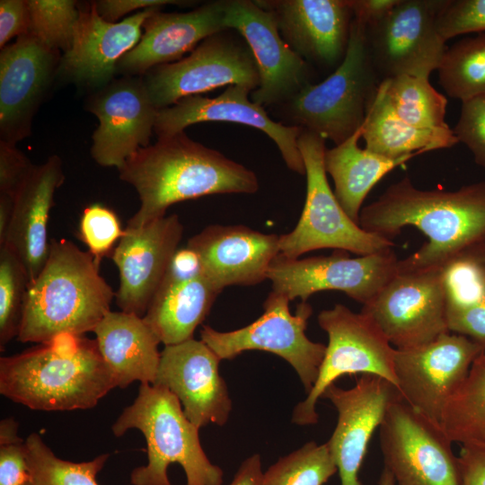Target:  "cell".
<instances>
[{"instance_id": "43", "label": "cell", "mask_w": 485, "mask_h": 485, "mask_svg": "<svg viewBox=\"0 0 485 485\" xmlns=\"http://www.w3.org/2000/svg\"><path fill=\"white\" fill-rule=\"evenodd\" d=\"M34 166L15 144L0 140V195L14 199Z\"/></svg>"}, {"instance_id": "5", "label": "cell", "mask_w": 485, "mask_h": 485, "mask_svg": "<svg viewBox=\"0 0 485 485\" xmlns=\"http://www.w3.org/2000/svg\"><path fill=\"white\" fill-rule=\"evenodd\" d=\"M129 429L139 430L147 447V463L132 471V485H172L167 473L172 463L181 466L187 485H223L224 472L203 450L199 428L186 417L179 399L166 388L140 384L133 403L111 426L118 437Z\"/></svg>"}, {"instance_id": "9", "label": "cell", "mask_w": 485, "mask_h": 485, "mask_svg": "<svg viewBox=\"0 0 485 485\" xmlns=\"http://www.w3.org/2000/svg\"><path fill=\"white\" fill-rule=\"evenodd\" d=\"M290 300L271 291L263 303V313L242 328L219 331L208 325L200 331L203 340L223 359H233L248 350L273 353L286 360L297 374L306 394L313 388L326 351V345L311 340L306 333L313 308L301 302L293 314Z\"/></svg>"}, {"instance_id": "18", "label": "cell", "mask_w": 485, "mask_h": 485, "mask_svg": "<svg viewBox=\"0 0 485 485\" xmlns=\"http://www.w3.org/2000/svg\"><path fill=\"white\" fill-rule=\"evenodd\" d=\"M183 230L176 214L140 227H126L111 254L119 270L115 299L120 311L145 315L178 251Z\"/></svg>"}, {"instance_id": "41", "label": "cell", "mask_w": 485, "mask_h": 485, "mask_svg": "<svg viewBox=\"0 0 485 485\" xmlns=\"http://www.w3.org/2000/svg\"><path fill=\"white\" fill-rule=\"evenodd\" d=\"M440 37L485 32V0H445L436 21Z\"/></svg>"}, {"instance_id": "1", "label": "cell", "mask_w": 485, "mask_h": 485, "mask_svg": "<svg viewBox=\"0 0 485 485\" xmlns=\"http://www.w3.org/2000/svg\"><path fill=\"white\" fill-rule=\"evenodd\" d=\"M358 225L390 240L406 226L417 228L428 241L399 260L397 270L443 269L485 241V181L420 190L406 176L362 208Z\"/></svg>"}, {"instance_id": "32", "label": "cell", "mask_w": 485, "mask_h": 485, "mask_svg": "<svg viewBox=\"0 0 485 485\" xmlns=\"http://www.w3.org/2000/svg\"><path fill=\"white\" fill-rule=\"evenodd\" d=\"M398 116L410 126L436 134H454L445 122L447 99L428 77L400 75L381 82Z\"/></svg>"}, {"instance_id": "2", "label": "cell", "mask_w": 485, "mask_h": 485, "mask_svg": "<svg viewBox=\"0 0 485 485\" xmlns=\"http://www.w3.org/2000/svg\"><path fill=\"white\" fill-rule=\"evenodd\" d=\"M119 172L140 200L128 227L163 217L169 207L181 201L215 194H252L259 190L251 170L192 140L184 131L140 148Z\"/></svg>"}, {"instance_id": "38", "label": "cell", "mask_w": 485, "mask_h": 485, "mask_svg": "<svg viewBox=\"0 0 485 485\" xmlns=\"http://www.w3.org/2000/svg\"><path fill=\"white\" fill-rule=\"evenodd\" d=\"M30 279L19 258L0 247V348L17 338Z\"/></svg>"}, {"instance_id": "52", "label": "cell", "mask_w": 485, "mask_h": 485, "mask_svg": "<svg viewBox=\"0 0 485 485\" xmlns=\"http://www.w3.org/2000/svg\"><path fill=\"white\" fill-rule=\"evenodd\" d=\"M463 257L470 258L472 260L485 263V241L473 247Z\"/></svg>"}, {"instance_id": "15", "label": "cell", "mask_w": 485, "mask_h": 485, "mask_svg": "<svg viewBox=\"0 0 485 485\" xmlns=\"http://www.w3.org/2000/svg\"><path fill=\"white\" fill-rule=\"evenodd\" d=\"M361 312L395 348L423 345L450 332L442 269L397 270Z\"/></svg>"}, {"instance_id": "13", "label": "cell", "mask_w": 485, "mask_h": 485, "mask_svg": "<svg viewBox=\"0 0 485 485\" xmlns=\"http://www.w3.org/2000/svg\"><path fill=\"white\" fill-rule=\"evenodd\" d=\"M398 262L392 249L356 258L341 250L304 259H289L279 253L269 269L268 279L271 291L290 301L300 298L307 302L315 293L337 290L364 305L396 274Z\"/></svg>"}, {"instance_id": "22", "label": "cell", "mask_w": 485, "mask_h": 485, "mask_svg": "<svg viewBox=\"0 0 485 485\" xmlns=\"http://www.w3.org/2000/svg\"><path fill=\"white\" fill-rule=\"evenodd\" d=\"M61 56L31 33L0 52L1 140L15 144L31 134V122Z\"/></svg>"}, {"instance_id": "47", "label": "cell", "mask_w": 485, "mask_h": 485, "mask_svg": "<svg viewBox=\"0 0 485 485\" xmlns=\"http://www.w3.org/2000/svg\"><path fill=\"white\" fill-rule=\"evenodd\" d=\"M457 456L463 485H485V445H461Z\"/></svg>"}, {"instance_id": "50", "label": "cell", "mask_w": 485, "mask_h": 485, "mask_svg": "<svg viewBox=\"0 0 485 485\" xmlns=\"http://www.w3.org/2000/svg\"><path fill=\"white\" fill-rule=\"evenodd\" d=\"M228 485H264L260 454H254L242 461Z\"/></svg>"}, {"instance_id": "28", "label": "cell", "mask_w": 485, "mask_h": 485, "mask_svg": "<svg viewBox=\"0 0 485 485\" xmlns=\"http://www.w3.org/2000/svg\"><path fill=\"white\" fill-rule=\"evenodd\" d=\"M93 332L117 387L126 388L137 381L140 384H154L161 358V341L143 317L110 311Z\"/></svg>"}, {"instance_id": "17", "label": "cell", "mask_w": 485, "mask_h": 485, "mask_svg": "<svg viewBox=\"0 0 485 485\" xmlns=\"http://www.w3.org/2000/svg\"><path fill=\"white\" fill-rule=\"evenodd\" d=\"M99 125L91 154L105 167L118 170L137 150L149 146L158 110L142 76H122L92 94L86 103Z\"/></svg>"}, {"instance_id": "33", "label": "cell", "mask_w": 485, "mask_h": 485, "mask_svg": "<svg viewBox=\"0 0 485 485\" xmlns=\"http://www.w3.org/2000/svg\"><path fill=\"white\" fill-rule=\"evenodd\" d=\"M441 428L453 443L485 445V351L448 401Z\"/></svg>"}, {"instance_id": "12", "label": "cell", "mask_w": 485, "mask_h": 485, "mask_svg": "<svg viewBox=\"0 0 485 485\" xmlns=\"http://www.w3.org/2000/svg\"><path fill=\"white\" fill-rule=\"evenodd\" d=\"M445 0H399L382 18L365 23L367 50L383 80L400 75L429 78L446 49L436 30Z\"/></svg>"}, {"instance_id": "37", "label": "cell", "mask_w": 485, "mask_h": 485, "mask_svg": "<svg viewBox=\"0 0 485 485\" xmlns=\"http://www.w3.org/2000/svg\"><path fill=\"white\" fill-rule=\"evenodd\" d=\"M29 33L46 47L63 54L73 44L80 8L74 0H28Z\"/></svg>"}, {"instance_id": "27", "label": "cell", "mask_w": 485, "mask_h": 485, "mask_svg": "<svg viewBox=\"0 0 485 485\" xmlns=\"http://www.w3.org/2000/svg\"><path fill=\"white\" fill-rule=\"evenodd\" d=\"M64 180L61 158L50 155L45 163L33 167L14 197L12 221L2 246L19 258L30 282L38 276L48 257L49 212L56 190Z\"/></svg>"}, {"instance_id": "16", "label": "cell", "mask_w": 485, "mask_h": 485, "mask_svg": "<svg viewBox=\"0 0 485 485\" xmlns=\"http://www.w3.org/2000/svg\"><path fill=\"white\" fill-rule=\"evenodd\" d=\"M224 23L243 38L255 59L260 85L253 102L278 107L312 84L309 64L285 41L271 11L256 1L226 0Z\"/></svg>"}, {"instance_id": "29", "label": "cell", "mask_w": 485, "mask_h": 485, "mask_svg": "<svg viewBox=\"0 0 485 485\" xmlns=\"http://www.w3.org/2000/svg\"><path fill=\"white\" fill-rule=\"evenodd\" d=\"M220 293L203 273L163 278L143 318L164 346L178 344L193 339Z\"/></svg>"}, {"instance_id": "36", "label": "cell", "mask_w": 485, "mask_h": 485, "mask_svg": "<svg viewBox=\"0 0 485 485\" xmlns=\"http://www.w3.org/2000/svg\"><path fill=\"white\" fill-rule=\"evenodd\" d=\"M336 472L338 468L327 443L311 441L263 472V484L324 485Z\"/></svg>"}, {"instance_id": "40", "label": "cell", "mask_w": 485, "mask_h": 485, "mask_svg": "<svg viewBox=\"0 0 485 485\" xmlns=\"http://www.w3.org/2000/svg\"><path fill=\"white\" fill-rule=\"evenodd\" d=\"M79 231L88 251L99 263L124 234L116 214L100 204H93L84 209Z\"/></svg>"}, {"instance_id": "45", "label": "cell", "mask_w": 485, "mask_h": 485, "mask_svg": "<svg viewBox=\"0 0 485 485\" xmlns=\"http://www.w3.org/2000/svg\"><path fill=\"white\" fill-rule=\"evenodd\" d=\"M449 331L463 335L485 348V298L466 309L446 313Z\"/></svg>"}, {"instance_id": "20", "label": "cell", "mask_w": 485, "mask_h": 485, "mask_svg": "<svg viewBox=\"0 0 485 485\" xmlns=\"http://www.w3.org/2000/svg\"><path fill=\"white\" fill-rule=\"evenodd\" d=\"M251 89L243 85H229L215 98L191 95L172 106L158 110L154 132L158 138L184 131L200 122L224 121L257 128L265 133L278 146L289 170L305 175V168L298 147L302 128L273 120L265 108L249 99Z\"/></svg>"}, {"instance_id": "10", "label": "cell", "mask_w": 485, "mask_h": 485, "mask_svg": "<svg viewBox=\"0 0 485 485\" xmlns=\"http://www.w3.org/2000/svg\"><path fill=\"white\" fill-rule=\"evenodd\" d=\"M231 32L229 29L217 32L189 56L154 66L142 75L157 110L224 85H243L252 92L259 87V71L249 46L242 37Z\"/></svg>"}, {"instance_id": "51", "label": "cell", "mask_w": 485, "mask_h": 485, "mask_svg": "<svg viewBox=\"0 0 485 485\" xmlns=\"http://www.w3.org/2000/svg\"><path fill=\"white\" fill-rule=\"evenodd\" d=\"M13 210V199L8 196L0 195V246L4 245L6 241Z\"/></svg>"}, {"instance_id": "8", "label": "cell", "mask_w": 485, "mask_h": 485, "mask_svg": "<svg viewBox=\"0 0 485 485\" xmlns=\"http://www.w3.org/2000/svg\"><path fill=\"white\" fill-rule=\"evenodd\" d=\"M317 319L328 335V344L313 388L293 410L292 422L300 426L318 422V400L342 375H376L397 388L395 348L371 317L337 304L320 312Z\"/></svg>"}, {"instance_id": "14", "label": "cell", "mask_w": 485, "mask_h": 485, "mask_svg": "<svg viewBox=\"0 0 485 485\" xmlns=\"http://www.w3.org/2000/svg\"><path fill=\"white\" fill-rule=\"evenodd\" d=\"M485 348L457 333L417 347L395 348L394 372L401 398L441 428L445 408Z\"/></svg>"}, {"instance_id": "34", "label": "cell", "mask_w": 485, "mask_h": 485, "mask_svg": "<svg viewBox=\"0 0 485 485\" xmlns=\"http://www.w3.org/2000/svg\"><path fill=\"white\" fill-rule=\"evenodd\" d=\"M439 84L452 98L469 100L485 93V32L446 48L439 66Z\"/></svg>"}, {"instance_id": "39", "label": "cell", "mask_w": 485, "mask_h": 485, "mask_svg": "<svg viewBox=\"0 0 485 485\" xmlns=\"http://www.w3.org/2000/svg\"><path fill=\"white\" fill-rule=\"evenodd\" d=\"M446 313L469 308L485 298V263L461 257L442 269Z\"/></svg>"}, {"instance_id": "46", "label": "cell", "mask_w": 485, "mask_h": 485, "mask_svg": "<svg viewBox=\"0 0 485 485\" xmlns=\"http://www.w3.org/2000/svg\"><path fill=\"white\" fill-rule=\"evenodd\" d=\"M30 10L28 0L0 1V47L3 48L14 37L29 33Z\"/></svg>"}, {"instance_id": "19", "label": "cell", "mask_w": 485, "mask_h": 485, "mask_svg": "<svg viewBox=\"0 0 485 485\" xmlns=\"http://www.w3.org/2000/svg\"><path fill=\"white\" fill-rule=\"evenodd\" d=\"M398 389L376 375L363 374L348 389L331 384L322 398L338 413L336 427L327 442L338 468L340 485H362L359 471L374 432L379 428Z\"/></svg>"}, {"instance_id": "4", "label": "cell", "mask_w": 485, "mask_h": 485, "mask_svg": "<svg viewBox=\"0 0 485 485\" xmlns=\"http://www.w3.org/2000/svg\"><path fill=\"white\" fill-rule=\"evenodd\" d=\"M114 297L89 251L66 239L51 240L45 265L29 284L16 339L40 344L93 331Z\"/></svg>"}, {"instance_id": "24", "label": "cell", "mask_w": 485, "mask_h": 485, "mask_svg": "<svg viewBox=\"0 0 485 485\" xmlns=\"http://www.w3.org/2000/svg\"><path fill=\"white\" fill-rule=\"evenodd\" d=\"M279 237L242 225H212L192 236L187 247L197 255L206 278L222 292L227 287L254 286L268 279L280 253Z\"/></svg>"}, {"instance_id": "23", "label": "cell", "mask_w": 485, "mask_h": 485, "mask_svg": "<svg viewBox=\"0 0 485 485\" xmlns=\"http://www.w3.org/2000/svg\"><path fill=\"white\" fill-rule=\"evenodd\" d=\"M158 8L137 12L118 22L103 20L92 3L80 9L72 47L61 56L57 75L99 90L111 81L119 61L139 42L146 20Z\"/></svg>"}, {"instance_id": "30", "label": "cell", "mask_w": 485, "mask_h": 485, "mask_svg": "<svg viewBox=\"0 0 485 485\" xmlns=\"http://www.w3.org/2000/svg\"><path fill=\"white\" fill-rule=\"evenodd\" d=\"M361 128L333 148L326 149L324 166L334 182V194L346 214L358 224L364 200L375 184L415 155L391 159L361 148Z\"/></svg>"}, {"instance_id": "44", "label": "cell", "mask_w": 485, "mask_h": 485, "mask_svg": "<svg viewBox=\"0 0 485 485\" xmlns=\"http://www.w3.org/2000/svg\"><path fill=\"white\" fill-rule=\"evenodd\" d=\"M30 481L25 442L0 444V485H24Z\"/></svg>"}, {"instance_id": "35", "label": "cell", "mask_w": 485, "mask_h": 485, "mask_svg": "<svg viewBox=\"0 0 485 485\" xmlns=\"http://www.w3.org/2000/svg\"><path fill=\"white\" fill-rule=\"evenodd\" d=\"M31 481L35 485H99L98 473L110 454L74 463L57 457L37 433L24 440Z\"/></svg>"}, {"instance_id": "6", "label": "cell", "mask_w": 485, "mask_h": 485, "mask_svg": "<svg viewBox=\"0 0 485 485\" xmlns=\"http://www.w3.org/2000/svg\"><path fill=\"white\" fill-rule=\"evenodd\" d=\"M380 83L367 50L365 22L354 16L346 55L335 71L278 107L287 126L313 132L337 146L361 128Z\"/></svg>"}, {"instance_id": "26", "label": "cell", "mask_w": 485, "mask_h": 485, "mask_svg": "<svg viewBox=\"0 0 485 485\" xmlns=\"http://www.w3.org/2000/svg\"><path fill=\"white\" fill-rule=\"evenodd\" d=\"M225 4L226 0L211 1L187 13L158 8L146 20L139 42L119 61L117 73L142 76L154 66L181 60L207 38L227 30Z\"/></svg>"}, {"instance_id": "42", "label": "cell", "mask_w": 485, "mask_h": 485, "mask_svg": "<svg viewBox=\"0 0 485 485\" xmlns=\"http://www.w3.org/2000/svg\"><path fill=\"white\" fill-rule=\"evenodd\" d=\"M453 131L458 141L470 149L474 162L485 168V93L462 101Z\"/></svg>"}, {"instance_id": "31", "label": "cell", "mask_w": 485, "mask_h": 485, "mask_svg": "<svg viewBox=\"0 0 485 485\" xmlns=\"http://www.w3.org/2000/svg\"><path fill=\"white\" fill-rule=\"evenodd\" d=\"M361 137L366 149L391 159L450 148L459 142L454 134L420 130L401 119L391 105L381 83L368 104L361 126Z\"/></svg>"}, {"instance_id": "49", "label": "cell", "mask_w": 485, "mask_h": 485, "mask_svg": "<svg viewBox=\"0 0 485 485\" xmlns=\"http://www.w3.org/2000/svg\"><path fill=\"white\" fill-rule=\"evenodd\" d=\"M354 16L365 23L375 22L384 16L399 0H348Z\"/></svg>"}, {"instance_id": "21", "label": "cell", "mask_w": 485, "mask_h": 485, "mask_svg": "<svg viewBox=\"0 0 485 485\" xmlns=\"http://www.w3.org/2000/svg\"><path fill=\"white\" fill-rule=\"evenodd\" d=\"M221 359L203 341L190 339L164 346L154 384L180 401L186 417L198 428L225 425L232 400L219 372Z\"/></svg>"}, {"instance_id": "11", "label": "cell", "mask_w": 485, "mask_h": 485, "mask_svg": "<svg viewBox=\"0 0 485 485\" xmlns=\"http://www.w3.org/2000/svg\"><path fill=\"white\" fill-rule=\"evenodd\" d=\"M379 442L395 485H463L453 442L401 394L379 427Z\"/></svg>"}, {"instance_id": "3", "label": "cell", "mask_w": 485, "mask_h": 485, "mask_svg": "<svg viewBox=\"0 0 485 485\" xmlns=\"http://www.w3.org/2000/svg\"><path fill=\"white\" fill-rule=\"evenodd\" d=\"M117 387L97 342L62 334L0 358V392L34 410L93 408Z\"/></svg>"}, {"instance_id": "48", "label": "cell", "mask_w": 485, "mask_h": 485, "mask_svg": "<svg viewBox=\"0 0 485 485\" xmlns=\"http://www.w3.org/2000/svg\"><path fill=\"white\" fill-rule=\"evenodd\" d=\"M175 0H100L93 1L97 13L109 22L117 21L131 12H139L151 7H162L165 4H180Z\"/></svg>"}, {"instance_id": "7", "label": "cell", "mask_w": 485, "mask_h": 485, "mask_svg": "<svg viewBox=\"0 0 485 485\" xmlns=\"http://www.w3.org/2000/svg\"><path fill=\"white\" fill-rule=\"evenodd\" d=\"M297 142L305 168V202L295 228L279 237L280 254L298 259L312 251L334 249L361 256L392 249V240L364 230L340 206L327 179L325 139L302 129Z\"/></svg>"}, {"instance_id": "53", "label": "cell", "mask_w": 485, "mask_h": 485, "mask_svg": "<svg viewBox=\"0 0 485 485\" xmlns=\"http://www.w3.org/2000/svg\"><path fill=\"white\" fill-rule=\"evenodd\" d=\"M378 485H395L392 472L385 467H384L380 474Z\"/></svg>"}, {"instance_id": "54", "label": "cell", "mask_w": 485, "mask_h": 485, "mask_svg": "<svg viewBox=\"0 0 485 485\" xmlns=\"http://www.w3.org/2000/svg\"><path fill=\"white\" fill-rule=\"evenodd\" d=\"M24 485H35V484L31 481H30L27 483H25Z\"/></svg>"}, {"instance_id": "25", "label": "cell", "mask_w": 485, "mask_h": 485, "mask_svg": "<svg viewBox=\"0 0 485 485\" xmlns=\"http://www.w3.org/2000/svg\"><path fill=\"white\" fill-rule=\"evenodd\" d=\"M271 11L285 41L308 64L339 66L354 17L348 0L256 1Z\"/></svg>"}]
</instances>
